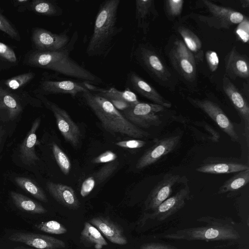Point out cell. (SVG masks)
Segmentation results:
<instances>
[{"label": "cell", "instance_id": "1", "mask_svg": "<svg viewBox=\"0 0 249 249\" xmlns=\"http://www.w3.org/2000/svg\"><path fill=\"white\" fill-rule=\"evenodd\" d=\"M73 49L57 51H30L26 54L25 65L54 71L67 76L93 85L103 84V80L90 71L79 65L70 57Z\"/></svg>", "mask_w": 249, "mask_h": 249}, {"label": "cell", "instance_id": "2", "mask_svg": "<svg viewBox=\"0 0 249 249\" xmlns=\"http://www.w3.org/2000/svg\"><path fill=\"white\" fill-rule=\"evenodd\" d=\"M120 0H106L100 5L93 33L86 49L89 56H106L115 38L123 30L117 24V13Z\"/></svg>", "mask_w": 249, "mask_h": 249}, {"label": "cell", "instance_id": "3", "mask_svg": "<svg viewBox=\"0 0 249 249\" xmlns=\"http://www.w3.org/2000/svg\"><path fill=\"white\" fill-rule=\"evenodd\" d=\"M80 94L84 101L98 118L102 127L107 131L136 139L149 136L148 132L126 119L107 99L89 90Z\"/></svg>", "mask_w": 249, "mask_h": 249}, {"label": "cell", "instance_id": "4", "mask_svg": "<svg viewBox=\"0 0 249 249\" xmlns=\"http://www.w3.org/2000/svg\"><path fill=\"white\" fill-rule=\"evenodd\" d=\"M132 55L135 62L159 85L171 91L176 90L177 78L151 44L139 43L133 50Z\"/></svg>", "mask_w": 249, "mask_h": 249}, {"label": "cell", "instance_id": "5", "mask_svg": "<svg viewBox=\"0 0 249 249\" xmlns=\"http://www.w3.org/2000/svg\"><path fill=\"white\" fill-rule=\"evenodd\" d=\"M164 238L187 241L235 240L240 238L238 232L229 224L212 223L204 227L178 230L174 232L165 234Z\"/></svg>", "mask_w": 249, "mask_h": 249}, {"label": "cell", "instance_id": "6", "mask_svg": "<svg viewBox=\"0 0 249 249\" xmlns=\"http://www.w3.org/2000/svg\"><path fill=\"white\" fill-rule=\"evenodd\" d=\"M166 53L175 71L189 83L196 79V60L183 41L175 38L166 47Z\"/></svg>", "mask_w": 249, "mask_h": 249}, {"label": "cell", "instance_id": "7", "mask_svg": "<svg viewBox=\"0 0 249 249\" xmlns=\"http://www.w3.org/2000/svg\"><path fill=\"white\" fill-rule=\"evenodd\" d=\"M68 30L58 34L53 33L41 28H34L31 40L35 50L40 51H57L73 49L78 35L75 32L71 38Z\"/></svg>", "mask_w": 249, "mask_h": 249}, {"label": "cell", "instance_id": "8", "mask_svg": "<svg viewBox=\"0 0 249 249\" xmlns=\"http://www.w3.org/2000/svg\"><path fill=\"white\" fill-rule=\"evenodd\" d=\"M36 97L50 110L55 118L57 127L65 140L74 147L80 141L81 133L77 124L72 120L68 112L45 96L36 94Z\"/></svg>", "mask_w": 249, "mask_h": 249}, {"label": "cell", "instance_id": "9", "mask_svg": "<svg viewBox=\"0 0 249 249\" xmlns=\"http://www.w3.org/2000/svg\"><path fill=\"white\" fill-rule=\"evenodd\" d=\"M202 2L209 15H198V17L200 20L211 27L229 29L231 26L238 24L246 18L239 12L216 5L211 1L202 0Z\"/></svg>", "mask_w": 249, "mask_h": 249}, {"label": "cell", "instance_id": "10", "mask_svg": "<svg viewBox=\"0 0 249 249\" xmlns=\"http://www.w3.org/2000/svg\"><path fill=\"white\" fill-rule=\"evenodd\" d=\"M39 102L26 91L20 89L10 90L5 88L0 80V116L8 120H14L21 113L25 103Z\"/></svg>", "mask_w": 249, "mask_h": 249}, {"label": "cell", "instance_id": "11", "mask_svg": "<svg viewBox=\"0 0 249 249\" xmlns=\"http://www.w3.org/2000/svg\"><path fill=\"white\" fill-rule=\"evenodd\" d=\"M166 108L155 103L141 102L123 111V115L129 122L139 128L158 126L161 123L159 113Z\"/></svg>", "mask_w": 249, "mask_h": 249}, {"label": "cell", "instance_id": "12", "mask_svg": "<svg viewBox=\"0 0 249 249\" xmlns=\"http://www.w3.org/2000/svg\"><path fill=\"white\" fill-rule=\"evenodd\" d=\"M187 99L193 106L207 114L233 141H238L239 137L234 125L217 104L207 99H199L189 96L187 97Z\"/></svg>", "mask_w": 249, "mask_h": 249}, {"label": "cell", "instance_id": "13", "mask_svg": "<svg viewBox=\"0 0 249 249\" xmlns=\"http://www.w3.org/2000/svg\"><path fill=\"white\" fill-rule=\"evenodd\" d=\"M190 188L186 184L183 188L164 200L155 210L145 214L142 222L149 219L161 221L167 219L184 206L186 201L190 198Z\"/></svg>", "mask_w": 249, "mask_h": 249}, {"label": "cell", "instance_id": "14", "mask_svg": "<svg viewBox=\"0 0 249 249\" xmlns=\"http://www.w3.org/2000/svg\"><path fill=\"white\" fill-rule=\"evenodd\" d=\"M86 82H78L71 80H41L34 92L42 95L49 94H69L73 97L88 90Z\"/></svg>", "mask_w": 249, "mask_h": 249}, {"label": "cell", "instance_id": "15", "mask_svg": "<svg viewBox=\"0 0 249 249\" xmlns=\"http://www.w3.org/2000/svg\"><path fill=\"white\" fill-rule=\"evenodd\" d=\"M249 169L248 164L237 158L210 157L205 159L196 170L203 173L222 174L237 173Z\"/></svg>", "mask_w": 249, "mask_h": 249}, {"label": "cell", "instance_id": "16", "mask_svg": "<svg viewBox=\"0 0 249 249\" xmlns=\"http://www.w3.org/2000/svg\"><path fill=\"white\" fill-rule=\"evenodd\" d=\"M180 140V135L164 138L155 142L138 160L136 168L140 170L155 163L161 158L170 153L177 147Z\"/></svg>", "mask_w": 249, "mask_h": 249}, {"label": "cell", "instance_id": "17", "mask_svg": "<svg viewBox=\"0 0 249 249\" xmlns=\"http://www.w3.org/2000/svg\"><path fill=\"white\" fill-rule=\"evenodd\" d=\"M179 175L166 174L153 188L144 202L145 211H154L162 202L170 197L173 187L177 183L183 182Z\"/></svg>", "mask_w": 249, "mask_h": 249}, {"label": "cell", "instance_id": "18", "mask_svg": "<svg viewBox=\"0 0 249 249\" xmlns=\"http://www.w3.org/2000/svg\"><path fill=\"white\" fill-rule=\"evenodd\" d=\"M126 88L134 91L155 104L170 108L172 104L163 97L152 86L135 71H131L127 74Z\"/></svg>", "mask_w": 249, "mask_h": 249}, {"label": "cell", "instance_id": "19", "mask_svg": "<svg viewBox=\"0 0 249 249\" xmlns=\"http://www.w3.org/2000/svg\"><path fill=\"white\" fill-rule=\"evenodd\" d=\"M8 239L14 242L23 243L38 249H57L66 247L63 241L54 237L30 232H16Z\"/></svg>", "mask_w": 249, "mask_h": 249}, {"label": "cell", "instance_id": "20", "mask_svg": "<svg viewBox=\"0 0 249 249\" xmlns=\"http://www.w3.org/2000/svg\"><path fill=\"white\" fill-rule=\"evenodd\" d=\"M225 75L229 79L242 78L249 81V62L248 57L233 47L224 58Z\"/></svg>", "mask_w": 249, "mask_h": 249}, {"label": "cell", "instance_id": "21", "mask_svg": "<svg viewBox=\"0 0 249 249\" xmlns=\"http://www.w3.org/2000/svg\"><path fill=\"white\" fill-rule=\"evenodd\" d=\"M222 88L244 122L245 127H249V105L245 95L225 75L222 78Z\"/></svg>", "mask_w": 249, "mask_h": 249}, {"label": "cell", "instance_id": "22", "mask_svg": "<svg viewBox=\"0 0 249 249\" xmlns=\"http://www.w3.org/2000/svg\"><path fill=\"white\" fill-rule=\"evenodd\" d=\"M89 222L96 228L110 242L119 245L127 244L128 240L124 234L122 227L108 217H94Z\"/></svg>", "mask_w": 249, "mask_h": 249}, {"label": "cell", "instance_id": "23", "mask_svg": "<svg viewBox=\"0 0 249 249\" xmlns=\"http://www.w3.org/2000/svg\"><path fill=\"white\" fill-rule=\"evenodd\" d=\"M46 186L51 196L63 206L74 210L80 207V202L71 187L51 181H48Z\"/></svg>", "mask_w": 249, "mask_h": 249}, {"label": "cell", "instance_id": "24", "mask_svg": "<svg viewBox=\"0 0 249 249\" xmlns=\"http://www.w3.org/2000/svg\"><path fill=\"white\" fill-rule=\"evenodd\" d=\"M159 16L154 0H136L135 1V19L137 27L144 34L149 31L151 23Z\"/></svg>", "mask_w": 249, "mask_h": 249}, {"label": "cell", "instance_id": "25", "mask_svg": "<svg viewBox=\"0 0 249 249\" xmlns=\"http://www.w3.org/2000/svg\"><path fill=\"white\" fill-rule=\"evenodd\" d=\"M40 123V118L36 119L19 146V157L22 162L27 165H34L39 160L36 153L35 145L37 139L36 132Z\"/></svg>", "mask_w": 249, "mask_h": 249}, {"label": "cell", "instance_id": "26", "mask_svg": "<svg viewBox=\"0 0 249 249\" xmlns=\"http://www.w3.org/2000/svg\"><path fill=\"white\" fill-rule=\"evenodd\" d=\"M86 86L89 91L103 97L109 101H123L129 104L131 106L140 102L136 94L129 89L123 91L114 88L104 89L88 82H86Z\"/></svg>", "mask_w": 249, "mask_h": 249}, {"label": "cell", "instance_id": "27", "mask_svg": "<svg viewBox=\"0 0 249 249\" xmlns=\"http://www.w3.org/2000/svg\"><path fill=\"white\" fill-rule=\"evenodd\" d=\"M118 163L115 161L107 163L97 172L89 176L82 182L80 195L85 197L88 196L96 186L109 177L115 171Z\"/></svg>", "mask_w": 249, "mask_h": 249}, {"label": "cell", "instance_id": "28", "mask_svg": "<svg viewBox=\"0 0 249 249\" xmlns=\"http://www.w3.org/2000/svg\"><path fill=\"white\" fill-rule=\"evenodd\" d=\"M177 32L187 48L194 55L196 62L203 61L204 53L202 43L199 37L190 29L184 26H178Z\"/></svg>", "mask_w": 249, "mask_h": 249}, {"label": "cell", "instance_id": "29", "mask_svg": "<svg viewBox=\"0 0 249 249\" xmlns=\"http://www.w3.org/2000/svg\"><path fill=\"white\" fill-rule=\"evenodd\" d=\"M80 240L85 247H93L96 249H102L108 244L101 233L89 222L84 223Z\"/></svg>", "mask_w": 249, "mask_h": 249}, {"label": "cell", "instance_id": "30", "mask_svg": "<svg viewBox=\"0 0 249 249\" xmlns=\"http://www.w3.org/2000/svg\"><path fill=\"white\" fill-rule=\"evenodd\" d=\"M26 10L49 17H57L63 14L62 8L54 0H33L27 4Z\"/></svg>", "mask_w": 249, "mask_h": 249}, {"label": "cell", "instance_id": "31", "mask_svg": "<svg viewBox=\"0 0 249 249\" xmlns=\"http://www.w3.org/2000/svg\"><path fill=\"white\" fill-rule=\"evenodd\" d=\"M10 195L15 205L21 210L36 214L45 213L47 211L40 203L21 194L12 191Z\"/></svg>", "mask_w": 249, "mask_h": 249}, {"label": "cell", "instance_id": "32", "mask_svg": "<svg viewBox=\"0 0 249 249\" xmlns=\"http://www.w3.org/2000/svg\"><path fill=\"white\" fill-rule=\"evenodd\" d=\"M249 182V169L237 172L226 180L219 187L218 194H224L237 191Z\"/></svg>", "mask_w": 249, "mask_h": 249}, {"label": "cell", "instance_id": "33", "mask_svg": "<svg viewBox=\"0 0 249 249\" xmlns=\"http://www.w3.org/2000/svg\"><path fill=\"white\" fill-rule=\"evenodd\" d=\"M18 60L14 50L0 42V71L9 70L18 65Z\"/></svg>", "mask_w": 249, "mask_h": 249}, {"label": "cell", "instance_id": "34", "mask_svg": "<svg viewBox=\"0 0 249 249\" xmlns=\"http://www.w3.org/2000/svg\"><path fill=\"white\" fill-rule=\"evenodd\" d=\"M35 75L36 74L33 72H28L0 81L3 86L8 90H18L22 89V88L33 80Z\"/></svg>", "mask_w": 249, "mask_h": 249}, {"label": "cell", "instance_id": "35", "mask_svg": "<svg viewBox=\"0 0 249 249\" xmlns=\"http://www.w3.org/2000/svg\"><path fill=\"white\" fill-rule=\"evenodd\" d=\"M15 180L18 186L35 198L44 202L48 201V198L44 191L31 180L24 177H17Z\"/></svg>", "mask_w": 249, "mask_h": 249}, {"label": "cell", "instance_id": "36", "mask_svg": "<svg viewBox=\"0 0 249 249\" xmlns=\"http://www.w3.org/2000/svg\"><path fill=\"white\" fill-rule=\"evenodd\" d=\"M52 151L55 161L62 172L68 175L71 169V164L67 154L55 143L52 144Z\"/></svg>", "mask_w": 249, "mask_h": 249}, {"label": "cell", "instance_id": "37", "mask_svg": "<svg viewBox=\"0 0 249 249\" xmlns=\"http://www.w3.org/2000/svg\"><path fill=\"white\" fill-rule=\"evenodd\" d=\"M36 227L42 231L53 234H62L67 232L64 225L55 220L42 222L36 225Z\"/></svg>", "mask_w": 249, "mask_h": 249}, {"label": "cell", "instance_id": "38", "mask_svg": "<svg viewBox=\"0 0 249 249\" xmlns=\"http://www.w3.org/2000/svg\"><path fill=\"white\" fill-rule=\"evenodd\" d=\"M184 4L183 0H166L164 3V10L168 19L171 20L179 16Z\"/></svg>", "mask_w": 249, "mask_h": 249}, {"label": "cell", "instance_id": "39", "mask_svg": "<svg viewBox=\"0 0 249 249\" xmlns=\"http://www.w3.org/2000/svg\"><path fill=\"white\" fill-rule=\"evenodd\" d=\"M0 31L17 41L20 40V36L17 30L0 12Z\"/></svg>", "mask_w": 249, "mask_h": 249}, {"label": "cell", "instance_id": "40", "mask_svg": "<svg viewBox=\"0 0 249 249\" xmlns=\"http://www.w3.org/2000/svg\"><path fill=\"white\" fill-rule=\"evenodd\" d=\"M236 34L239 39L244 43H247L249 39V22L246 17L238 24L236 29Z\"/></svg>", "mask_w": 249, "mask_h": 249}, {"label": "cell", "instance_id": "41", "mask_svg": "<svg viewBox=\"0 0 249 249\" xmlns=\"http://www.w3.org/2000/svg\"><path fill=\"white\" fill-rule=\"evenodd\" d=\"M117 158L116 154L111 150H107L98 156L94 158L91 161L93 163H106L115 161Z\"/></svg>", "mask_w": 249, "mask_h": 249}, {"label": "cell", "instance_id": "42", "mask_svg": "<svg viewBox=\"0 0 249 249\" xmlns=\"http://www.w3.org/2000/svg\"><path fill=\"white\" fill-rule=\"evenodd\" d=\"M115 144L124 148L138 149L144 146L146 142L139 139H133L117 142Z\"/></svg>", "mask_w": 249, "mask_h": 249}, {"label": "cell", "instance_id": "43", "mask_svg": "<svg viewBox=\"0 0 249 249\" xmlns=\"http://www.w3.org/2000/svg\"><path fill=\"white\" fill-rule=\"evenodd\" d=\"M205 56L210 71L212 72L215 71L219 65V58L217 53L214 51L208 50L206 52Z\"/></svg>", "mask_w": 249, "mask_h": 249}, {"label": "cell", "instance_id": "44", "mask_svg": "<svg viewBox=\"0 0 249 249\" xmlns=\"http://www.w3.org/2000/svg\"><path fill=\"white\" fill-rule=\"evenodd\" d=\"M140 249H178L171 245L160 243H145L141 246Z\"/></svg>", "mask_w": 249, "mask_h": 249}, {"label": "cell", "instance_id": "45", "mask_svg": "<svg viewBox=\"0 0 249 249\" xmlns=\"http://www.w3.org/2000/svg\"><path fill=\"white\" fill-rule=\"evenodd\" d=\"M203 124V126L205 129L212 135L211 139L214 142H218L219 140L220 136L219 133L216 132L213 128L208 124L205 122L201 123Z\"/></svg>", "mask_w": 249, "mask_h": 249}, {"label": "cell", "instance_id": "46", "mask_svg": "<svg viewBox=\"0 0 249 249\" xmlns=\"http://www.w3.org/2000/svg\"><path fill=\"white\" fill-rule=\"evenodd\" d=\"M30 1L29 0H14L12 3L15 7H18L19 12H22L26 10V6Z\"/></svg>", "mask_w": 249, "mask_h": 249}, {"label": "cell", "instance_id": "47", "mask_svg": "<svg viewBox=\"0 0 249 249\" xmlns=\"http://www.w3.org/2000/svg\"><path fill=\"white\" fill-rule=\"evenodd\" d=\"M241 3L242 7L246 8L249 6V0H240L239 1Z\"/></svg>", "mask_w": 249, "mask_h": 249}, {"label": "cell", "instance_id": "48", "mask_svg": "<svg viewBox=\"0 0 249 249\" xmlns=\"http://www.w3.org/2000/svg\"><path fill=\"white\" fill-rule=\"evenodd\" d=\"M2 134H3L2 131L1 129L0 128V142H1V141Z\"/></svg>", "mask_w": 249, "mask_h": 249}]
</instances>
